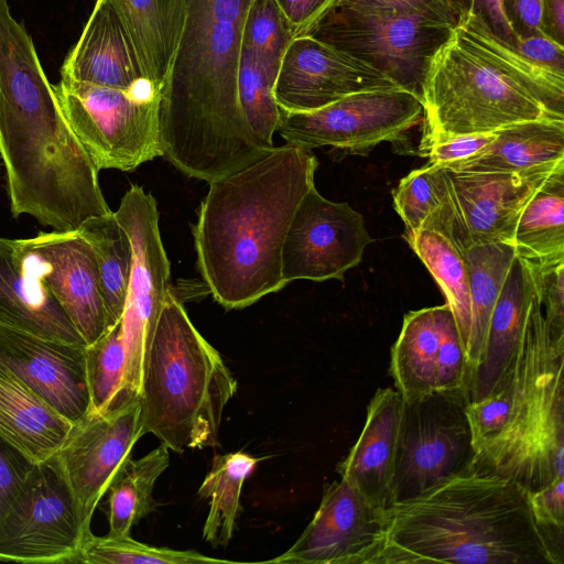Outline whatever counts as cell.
<instances>
[{"instance_id": "6da1fadb", "label": "cell", "mask_w": 564, "mask_h": 564, "mask_svg": "<svg viewBox=\"0 0 564 564\" xmlns=\"http://www.w3.org/2000/svg\"><path fill=\"white\" fill-rule=\"evenodd\" d=\"M252 0H186V21L161 91V155L210 183L265 155L238 99L245 19Z\"/></svg>"}, {"instance_id": "7a4b0ae2", "label": "cell", "mask_w": 564, "mask_h": 564, "mask_svg": "<svg viewBox=\"0 0 564 564\" xmlns=\"http://www.w3.org/2000/svg\"><path fill=\"white\" fill-rule=\"evenodd\" d=\"M317 165L312 150L285 144L208 183L192 230L202 279L226 310L247 307L288 284L282 247Z\"/></svg>"}, {"instance_id": "3957f363", "label": "cell", "mask_w": 564, "mask_h": 564, "mask_svg": "<svg viewBox=\"0 0 564 564\" xmlns=\"http://www.w3.org/2000/svg\"><path fill=\"white\" fill-rule=\"evenodd\" d=\"M378 564H563V538L540 527L530 494L475 467L387 509Z\"/></svg>"}, {"instance_id": "277c9868", "label": "cell", "mask_w": 564, "mask_h": 564, "mask_svg": "<svg viewBox=\"0 0 564 564\" xmlns=\"http://www.w3.org/2000/svg\"><path fill=\"white\" fill-rule=\"evenodd\" d=\"M236 391L237 381L219 352L170 289L138 393L143 433L154 434L176 453L214 447L224 409Z\"/></svg>"}, {"instance_id": "5b68a950", "label": "cell", "mask_w": 564, "mask_h": 564, "mask_svg": "<svg viewBox=\"0 0 564 564\" xmlns=\"http://www.w3.org/2000/svg\"><path fill=\"white\" fill-rule=\"evenodd\" d=\"M564 334L546 322L535 293L509 366L511 399L501 430L476 452L473 467L533 494L564 478Z\"/></svg>"}, {"instance_id": "8992f818", "label": "cell", "mask_w": 564, "mask_h": 564, "mask_svg": "<svg viewBox=\"0 0 564 564\" xmlns=\"http://www.w3.org/2000/svg\"><path fill=\"white\" fill-rule=\"evenodd\" d=\"M426 133L421 149L449 137L489 133L555 118L457 25L437 52L423 91Z\"/></svg>"}, {"instance_id": "52a82bcc", "label": "cell", "mask_w": 564, "mask_h": 564, "mask_svg": "<svg viewBox=\"0 0 564 564\" xmlns=\"http://www.w3.org/2000/svg\"><path fill=\"white\" fill-rule=\"evenodd\" d=\"M53 90L98 171H133L162 154L161 88L151 79L118 88L61 77Z\"/></svg>"}, {"instance_id": "ba28073f", "label": "cell", "mask_w": 564, "mask_h": 564, "mask_svg": "<svg viewBox=\"0 0 564 564\" xmlns=\"http://www.w3.org/2000/svg\"><path fill=\"white\" fill-rule=\"evenodd\" d=\"M454 29L334 4L304 35L364 62L422 101L433 61Z\"/></svg>"}, {"instance_id": "9c48e42d", "label": "cell", "mask_w": 564, "mask_h": 564, "mask_svg": "<svg viewBox=\"0 0 564 564\" xmlns=\"http://www.w3.org/2000/svg\"><path fill=\"white\" fill-rule=\"evenodd\" d=\"M464 390L403 401L393 477L392 505L412 499L468 469L475 459Z\"/></svg>"}, {"instance_id": "30bf717a", "label": "cell", "mask_w": 564, "mask_h": 564, "mask_svg": "<svg viewBox=\"0 0 564 564\" xmlns=\"http://www.w3.org/2000/svg\"><path fill=\"white\" fill-rule=\"evenodd\" d=\"M115 216L126 229L133 262L120 321L124 348L122 391L138 394L152 336L170 286V262L159 230L156 202L151 193L132 184Z\"/></svg>"}, {"instance_id": "8fae6325", "label": "cell", "mask_w": 564, "mask_h": 564, "mask_svg": "<svg viewBox=\"0 0 564 564\" xmlns=\"http://www.w3.org/2000/svg\"><path fill=\"white\" fill-rule=\"evenodd\" d=\"M424 115L422 101L401 88L345 96L310 111L279 109L276 132L286 144L312 150L333 147L360 151L394 141Z\"/></svg>"}, {"instance_id": "7c38bea8", "label": "cell", "mask_w": 564, "mask_h": 564, "mask_svg": "<svg viewBox=\"0 0 564 564\" xmlns=\"http://www.w3.org/2000/svg\"><path fill=\"white\" fill-rule=\"evenodd\" d=\"M137 394L123 392L104 412L88 411L72 423L53 457L87 532L96 507L143 435Z\"/></svg>"}, {"instance_id": "4fadbf2b", "label": "cell", "mask_w": 564, "mask_h": 564, "mask_svg": "<svg viewBox=\"0 0 564 564\" xmlns=\"http://www.w3.org/2000/svg\"><path fill=\"white\" fill-rule=\"evenodd\" d=\"M85 531L52 458L36 464L0 523V561L76 563Z\"/></svg>"}, {"instance_id": "5bb4252c", "label": "cell", "mask_w": 564, "mask_h": 564, "mask_svg": "<svg viewBox=\"0 0 564 564\" xmlns=\"http://www.w3.org/2000/svg\"><path fill=\"white\" fill-rule=\"evenodd\" d=\"M364 217L347 203H335L313 185L291 219L282 247V275L294 280H344L371 242Z\"/></svg>"}, {"instance_id": "9a60e30c", "label": "cell", "mask_w": 564, "mask_h": 564, "mask_svg": "<svg viewBox=\"0 0 564 564\" xmlns=\"http://www.w3.org/2000/svg\"><path fill=\"white\" fill-rule=\"evenodd\" d=\"M387 531V509L340 478L325 487L318 509L296 542L267 562L378 564Z\"/></svg>"}, {"instance_id": "2e32d148", "label": "cell", "mask_w": 564, "mask_h": 564, "mask_svg": "<svg viewBox=\"0 0 564 564\" xmlns=\"http://www.w3.org/2000/svg\"><path fill=\"white\" fill-rule=\"evenodd\" d=\"M390 375L405 402L434 392L466 391L470 369L446 303L404 315L391 348Z\"/></svg>"}, {"instance_id": "e0dca14e", "label": "cell", "mask_w": 564, "mask_h": 564, "mask_svg": "<svg viewBox=\"0 0 564 564\" xmlns=\"http://www.w3.org/2000/svg\"><path fill=\"white\" fill-rule=\"evenodd\" d=\"M399 88L382 73L310 35L295 36L280 63L274 97L280 108L310 111L345 96Z\"/></svg>"}, {"instance_id": "ac0fdd59", "label": "cell", "mask_w": 564, "mask_h": 564, "mask_svg": "<svg viewBox=\"0 0 564 564\" xmlns=\"http://www.w3.org/2000/svg\"><path fill=\"white\" fill-rule=\"evenodd\" d=\"M86 347L0 324V369L29 386L72 423L90 409Z\"/></svg>"}, {"instance_id": "d6986e66", "label": "cell", "mask_w": 564, "mask_h": 564, "mask_svg": "<svg viewBox=\"0 0 564 564\" xmlns=\"http://www.w3.org/2000/svg\"><path fill=\"white\" fill-rule=\"evenodd\" d=\"M41 261V278L87 346L108 330L96 258L77 232H39L29 238Z\"/></svg>"}, {"instance_id": "ffe728a7", "label": "cell", "mask_w": 564, "mask_h": 564, "mask_svg": "<svg viewBox=\"0 0 564 564\" xmlns=\"http://www.w3.org/2000/svg\"><path fill=\"white\" fill-rule=\"evenodd\" d=\"M562 162L564 160L511 173L445 169L470 246L495 242L512 245L522 209Z\"/></svg>"}, {"instance_id": "44dd1931", "label": "cell", "mask_w": 564, "mask_h": 564, "mask_svg": "<svg viewBox=\"0 0 564 564\" xmlns=\"http://www.w3.org/2000/svg\"><path fill=\"white\" fill-rule=\"evenodd\" d=\"M41 276V261L29 239L0 237V324L87 346Z\"/></svg>"}, {"instance_id": "7402d4cb", "label": "cell", "mask_w": 564, "mask_h": 564, "mask_svg": "<svg viewBox=\"0 0 564 564\" xmlns=\"http://www.w3.org/2000/svg\"><path fill=\"white\" fill-rule=\"evenodd\" d=\"M61 77L118 88L150 79L110 0H96L78 41L65 57Z\"/></svg>"}, {"instance_id": "603a6c76", "label": "cell", "mask_w": 564, "mask_h": 564, "mask_svg": "<svg viewBox=\"0 0 564 564\" xmlns=\"http://www.w3.org/2000/svg\"><path fill=\"white\" fill-rule=\"evenodd\" d=\"M403 399L395 388H380L367 406L364 429L337 465L340 478L375 506L392 505L391 485Z\"/></svg>"}, {"instance_id": "cb8c5ba5", "label": "cell", "mask_w": 564, "mask_h": 564, "mask_svg": "<svg viewBox=\"0 0 564 564\" xmlns=\"http://www.w3.org/2000/svg\"><path fill=\"white\" fill-rule=\"evenodd\" d=\"M535 293L529 263L516 254L491 312L481 355L468 380V403L485 399L507 371L523 336Z\"/></svg>"}, {"instance_id": "d4e9b609", "label": "cell", "mask_w": 564, "mask_h": 564, "mask_svg": "<svg viewBox=\"0 0 564 564\" xmlns=\"http://www.w3.org/2000/svg\"><path fill=\"white\" fill-rule=\"evenodd\" d=\"M72 422L40 394L0 369V436L32 463L55 455Z\"/></svg>"}, {"instance_id": "484cf974", "label": "cell", "mask_w": 564, "mask_h": 564, "mask_svg": "<svg viewBox=\"0 0 564 564\" xmlns=\"http://www.w3.org/2000/svg\"><path fill=\"white\" fill-rule=\"evenodd\" d=\"M142 66L161 91L176 57L186 21V0H110Z\"/></svg>"}, {"instance_id": "4316f807", "label": "cell", "mask_w": 564, "mask_h": 564, "mask_svg": "<svg viewBox=\"0 0 564 564\" xmlns=\"http://www.w3.org/2000/svg\"><path fill=\"white\" fill-rule=\"evenodd\" d=\"M392 197L405 234L433 229L455 240L465 251L470 247L445 169L427 164L411 171L401 178Z\"/></svg>"}, {"instance_id": "83f0119b", "label": "cell", "mask_w": 564, "mask_h": 564, "mask_svg": "<svg viewBox=\"0 0 564 564\" xmlns=\"http://www.w3.org/2000/svg\"><path fill=\"white\" fill-rule=\"evenodd\" d=\"M495 139L457 171L522 172L564 160V119L517 122L495 131Z\"/></svg>"}, {"instance_id": "f1b7e54d", "label": "cell", "mask_w": 564, "mask_h": 564, "mask_svg": "<svg viewBox=\"0 0 564 564\" xmlns=\"http://www.w3.org/2000/svg\"><path fill=\"white\" fill-rule=\"evenodd\" d=\"M512 245L516 254L530 262L547 264L564 260V162L522 209Z\"/></svg>"}, {"instance_id": "f546056e", "label": "cell", "mask_w": 564, "mask_h": 564, "mask_svg": "<svg viewBox=\"0 0 564 564\" xmlns=\"http://www.w3.org/2000/svg\"><path fill=\"white\" fill-rule=\"evenodd\" d=\"M77 232L94 251L108 328L111 329L121 321L126 305L133 262L131 240L113 212L88 218Z\"/></svg>"}, {"instance_id": "4dcf8cb0", "label": "cell", "mask_w": 564, "mask_h": 564, "mask_svg": "<svg viewBox=\"0 0 564 564\" xmlns=\"http://www.w3.org/2000/svg\"><path fill=\"white\" fill-rule=\"evenodd\" d=\"M404 238L443 291L466 351L471 322L466 251L455 240L433 229H419L405 234Z\"/></svg>"}, {"instance_id": "1f68e13d", "label": "cell", "mask_w": 564, "mask_h": 564, "mask_svg": "<svg viewBox=\"0 0 564 564\" xmlns=\"http://www.w3.org/2000/svg\"><path fill=\"white\" fill-rule=\"evenodd\" d=\"M465 257L471 304L466 356L471 373L481 355L489 318L516 251L511 243H477L466 250Z\"/></svg>"}, {"instance_id": "d6a6232c", "label": "cell", "mask_w": 564, "mask_h": 564, "mask_svg": "<svg viewBox=\"0 0 564 564\" xmlns=\"http://www.w3.org/2000/svg\"><path fill=\"white\" fill-rule=\"evenodd\" d=\"M259 460L241 451L214 457L212 469L197 491L198 497L210 500L203 538L214 547L226 546L231 540L241 511L242 485Z\"/></svg>"}, {"instance_id": "836d02e7", "label": "cell", "mask_w": 564, "mask_h": 564, "mask_svg": "<svg viewBox=\"0 0 564 564\" xmlns=\"http://www.w3.org/2000/svg\"><path fill=\"white\" fill-rule=\"evenodd\" d=\"M170 464L169 447L161 444L145 456L124 463L108 489V523L111 535H127L132 525L153 512L155 481Z\"/></svg>"}, {"instance_id": "e575fe53", "label": "cell", "mask_w": 564, "mask_h": 564, "mask_svg": "<svg viewBox=\"0 0 564 564\" xmlns=\"http://www.w3.org/2000/svg\"><path fill=\"white\" fill-rule=\"evenodd\" d=\"M276 74L251 51L241 47L238 65V99L243 118L267 149L272 150L279 120V105L274 97Z\"/></svg>"}, {"instance_id": "d590c367", "label": "cell", "mask_w": 564, "mask_h": 564, "mask_svg": "<svg viewBox=\"0 0 564 564\" xmlns=\"http://www.w3.org/2000/svg\"><path fill=\"white\" fill-rule=\"evenodd\" d=\"M76 563L84 564H199L232 563L196 551L151 546L130 534L96 536L89 533L82 543Z\"/></svg>"}, {"instance_id": "8d00e7d4", "label": "cell", "mask_w": 564, "mask_h": 564, "mask_svg": "<svg viewBox=\"0 0 564 564\" xmlns=\"http://www.w3.org/2000/svg\"><path fill=\"white\" fill-rule=\"evenodd\" d=\"M85 360L89 411H107L120 398L123 389L124 348L120 322L86 347Z\"/></svg>"}, {"instance_id": "74e56055", "label": "cell", "mask_w": 564, "mask_h": 564, "mask_svg": "<svg viewBox=\"0 0 564 564\" xmlns=\"http://www.w3.org/2000/svg\"><path fill=\"white\" fill-rule=\"evenodd\" d=\"M295 37V31L276 0H252L247 12L241 47L251 51L278 75L284 52Z\"/></svg>"}, {"instance_id": "f35d334b", "label": "cell", "mask_w": 564, "mask_h": 564, "mask_svg": "<svg viewBox=\"0 0 564 564\" xmlns=\"http://www.w3.org/2000/svg\"><path fill=\"white\" fill-rule=\"evenodd\" d=\"M335 4L361 11L402 15L456 28V0H338Z\"/></svg>"}, {"instance_id": "ab89813d", "label": "cell", "mask_w": 564, "mask_h": 564, "mask_svg": "<svg viewBox=\"0 0 564 564\" xmlns=\"http://www.w3.org/2000/svg\"><path fill=\"white\" fill-rule=\"evenodd\" d=\"M511 375L509 367L495 389L482 400L467 403V416L475 453L503 426L510 408Z\"/></svg>"}, {"instance_id": "60d3db41", "label": "cell", "mask_w": 564, "mask_h": 564, "mask_svg": "<svg viewBox=\"0 0 564 564\" xmlns=\"http://www.w3.org/2000/svg\"><path fill=\"white\" fill-rule=\"evenodd\" d=\"M527 262L546 322L554 332L564 334V260L547 264Z\"/></svg>"}, {"instance_id": "b9f144b4", "label": "cell", "mask_w": 564, "mask_h": 564, "mask_svg": "<svg viewBox=\"0 0 564 564\" xmlns=\"http://www.w3.org/2000/svg\"><path fill=\"white\" fill-rule=\"evenodd\" d=\"M495 135L494 131L449 137L430 144L424 151L430 165L457 171L477 159L494 141Z\"/></svg>"}, {"instance_id": "7bdbcfd3", "label": "cell", "mask_w": 564, "mask_h": 564, "mask_svg": "<svg viewBox=\"0 0 564 564\" xmlns=\"http://www.w3.org/2000/svg\"><path fill=\"white\" fill-rule=\"evenodd\" d=\"M35 465L0 436V523Z\"/></svg>"}, {"instance_id": "ee69618b", "label": "cell", "mask_w": 564, "mask_h": 564, "mask_svg": "<svg viewBox=\"0 0 564 564\" xmlns=\"http://www.w3.org/2000/svg\"><path fill=\"white\" fill-rule=\"evenodd\" d=\"M458 24L473 23L500 41L513 45L517 37L502 10V0H456Z\"/></svg>"}, {"instance_id": "f6af8a7d", "label": "cell", "mask_w": 564, "mask_h": 564, "mask_svg": "<svg viewBox=\"0 0 564 564\" xmlns=\"http://www.w3.org/2000/svg\"><path fill=\"white\" fill-rule=\"evenodd\" d=\"M530 503L538 524L563 538L564 478L530 494Z\"/></svg>"}, {"instance_id": "bcb514c9", "label": "cell", "mask_w": 564, "mask_h": 564, "mask_svg": "<svg viewBox=\"0 0 564 564\" xmlns=\"http://www.w3.org/2000/svg\"><path fill=\"white\" fill-rule=\"evenodd\" d=\"M511 46L534 65L564 77V45L542 34L517 39Z\"/></svg>"}, {"instance_id": "7dc6e473", "label": "cell", "mask_w": 564, "mask_h": 564, "mask_svg": "<svg viewBox=\"0 0 564 564\" xmlns=\"http://www.w3.org/2000/svg\"><path fill=\"white\" fill-rule=\"evenodd\" d=\"M541 2L542 0H502L505 18L517 39L543 34Z\"/></svg>"}, {"instance_id": "c3c4849f", "label": "cell", "mask_w": 564, "mask_h": 564, "mask_svg": "<svg viewBox=\"0 0 564 564\" xmlns=\"http://www.w3.org/2000/svg\"><path fill=\"white\" fill-rule=\"evenodd\" d=\"M338 0H276L295 31V36L307 30Z\"/></svg>"}, {"instance_id": "681fc988", "label": "cell", "mask_w": 564, "mask_h": 564, "mask_svg": "<svg viewBox=\"0 0 564 564\" xmlns=\"http://www.w3.org/2000/svg\"><path fill=\"white\" fill-rule=\"evenodd\" d=\"M541 30L545 36L564 45V0H542Z\"/></svg>"}]
</instances>
